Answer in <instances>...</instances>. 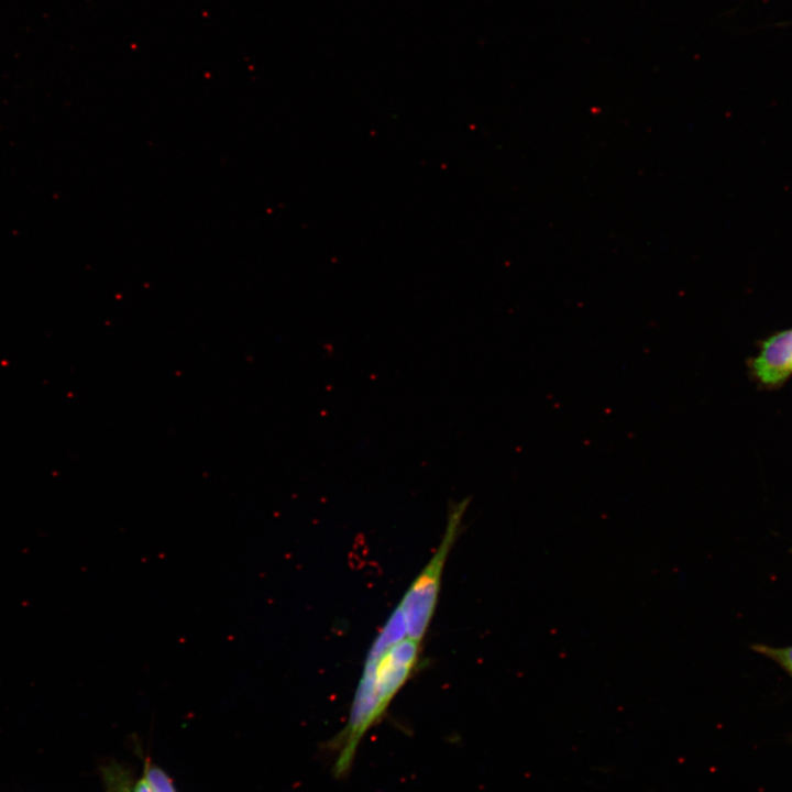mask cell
Masks as SVG:
<instances>
[{"instance_id":"obj_2","label":"cell","mask_w":792,"mask_h":792,"mask_svg":"<svg viewBox=\"0 0 792 792\" xmlns=\"http://www.w3.org/2000/svg\"><path fill=\"white\" fill-rule=\"evenodd\" d=\"M468 504L465 498L451 505L437 550L397 605L404 616L408 638L421 641L427 634L438 604L446 561L461 529Z\"/></svg>"},{"instance_id":"obj_4","label":"cell","mask_w":792,"mask_h":792,"mask_svg":"<svg viewBox=\"0 0 792 792\" xmlns=\"http://www.w3.org/2000/svg\"><path fill=\"white\" fill-rule=\"evenodd\" d=\"M107 792H131L129 776L119 767L111 766L105 770Z\"/></svg>"},{"instance_id":"obj_6","label":"cell","mask_w":792,"mask_h":792,"mask_svg":"<svg viewBox=\"0 0 792 792\" xmlns=\"http://www.w3.org/2000/svg\"><path fill=\"white\" fill-rule=\"evenodd\" d=\"M756 649L759 652H763L768 657L779 662L785 670L792 674V647L783 649H773L769 647L758 646Z\"/></svg>"},{"instance_id":"obj_7","label":"cell","mask_w":792,"mask_h":792,"mask_svg":"<svg viewBox=\"0 0 792 792\" xmlns=\"http://www.w3.org/2000/svg\"><path fill=\"white\" fill-rule=\"evenodd\" d=\"M134 792H153L147 780L144 778L136 784Z\"/></svg>"},{"instance_id":"obj_1","label":"cell","mask_w":792,"mask_h":792,"mask_svg":"<svg viewBox=\"0 0 792 792\" xmlns=\"http://www.w3.org/2000/svg\"><path fill=\"white\" fill-rule=\"evenodd\" d=\"M421 641L405 638L383 652L369 650L352 701L349 718L333 740L338 752L336 777L345 776L366 732L385 714L389 703L411 676Z\"/></svg>"},{"instance_id":"obj_5","label":"cell","mask_w":792,"mask_h":792,"mask_svg":"<svg viewBox=\"0 0 792 792\" xmlns=\"http://www.w3.org/2000/svg\"><path fill=\"white\" fill-rule=\"evenodd\" d=\"M145 779L153 792H175L166 774L154 766H146Z\"/></svg>"},{"instance_id":"obj_3","label":"cell","mask_w":792,"mask_h":792,"mask_svg":"<svg viewBox=\"0 0 792 792\" xmlns=\"http://www.w3.org/2000/svg\"><path fill=\"white\" fill-rule=\"evenodd\" d=\"M750 371L766 388H779L792 376V328L760 343L758 354L750 361Z\"/></svg>"}]
</instances>
